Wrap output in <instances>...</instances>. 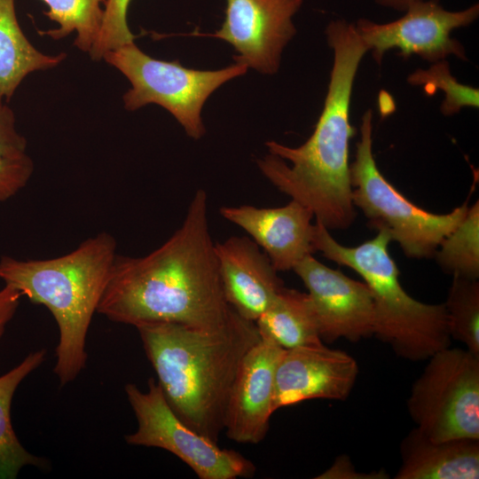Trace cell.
<instances>
[{"instance_id":"6da1fadb","label":"cell","mask_w":479,"mask_h":479,"mask_svg":"<svg viewBox=\"0 0 479 479\" xmlns=\"http://www.w3.org/2000/svg\"><path fill=\"white\" fill-rule=\"evenodd\" d=\"M231 310L208 229L207 192L198 189L183 224L161 246L142 257L116 255L97 312L135 327H216Z\"/></svg>"},{"instance_id":"7a4b0ae2","label":"cell","mask_w":479,"mask_h":479,"mask_svg":"<svg viewBox=\"0 0 479 479\" xmlns=\"http://www.w3.org/2000/svg\"><path fill=\"white\" fill-rule=\"evenodd\" d=\"M334 51L327 93L311 136L297 147L268 141L257 164L281 192L307 207L328 230H344L356 219L349 148L355 130L349 107L357 71L367 47L354 25L331 21L326 29Z\"/></svg>"},{"instance_id":"3957f363","label":"cell","mask_w":479,"mask_h":479,"mask_svg":"<svg viewBox=\"0 0 479 479\" xmlns=\"http://www.w3.org/2000/svg\"><path fill=\"white\" fill-rule=\"evenodd\" d=\"M136 328L170 408L217 443L237 373L261 338L255 323L232 308L227 320L216 327L152 323Z\"/></svg>"},{"instance_id":"277c9868","label":"cell","mask_w":479,"mask_h":479,"mask_svg":"<svg viewBox=\"0 0 479 479\" xmlns=\"http://www.w3.org/2000/svg\"><path fill=\"white\" fill-rule=\"evenodd\" d=\"M116 246L115 239L103 232L56 258H0V279L45 306L58 325L53 372L62 386L85 367L87 334L117 255Z\"/></svg>"},{"instance_id":"5b68a950","label":"cell","mask_w":479,"mask_h":479,"mask_svg":"<svg viewBox=\"0 0 479 479\" xmlns=\"http://www.w3.org/2000/svg\"><path fill=\"white\" fill-rule=\"evenodd\" d=\"M377 232L358 246L347 247L316 221L313 247L326 259L356 271L368 286L374 306L373 335L400 357L426 360L451 346L444 303H424L406 293L388 250L391 240L385 232Z\"/></svg>"},{"instance_id":"8992f818","label":"cell","mask_w":479,"mask_h":479,"mask_svg":"<svg viewBox=\"0 0 479 479\" xmlns=\"http://www.w3.org/2000/svg\"><path fill=\"white\" fill-rule=\"evenodd\" d=\"M349 175L355 208L362 210L369 227L385 232L409 258L434 257L469 207L467 199L449 213L436 214L418 207L395 188L381 173L373 157L372 109L362 116Z\"/></svg>"},{"instance_id":"52a82bcc","label":"cell","mask_w":479,"mask_h":479,"mask_svg":"<svg viewBox=\"0 0 479 479\" xmlns=\"http://www.w3.org/2000/svg\"><path fill=\"white\" fill-rule=\"evenodd\" d=\"M102 59L119 70L131 84L122 97L126 110L159 105L193 139H200L205 134L200 113L208 98L222 84L245 75L248 69L240 63L219 70L188 68L177 59L165 61L152 58L135 42L109 51Z\"/></svg>"},{"instance_id":"ba28073f","label":"cell","mask_w":479,"mask_h":479,"mask_svg":"<svg viewBox=\"0 0 479 479\" xmlns=\"http://www.w3.org/2000/svg\"><path fill=\"white\" fill-rule=\"evenodd\" d=\"M428 360L407 400L416 428L437 441L479 439V356L447 347Z\"/></svg>"},{"instance_id":"9c48e42d","label":"cell","mask_w":479,"mask_h":479,"mask_svg":"<svg viewBox=\"0 0 479 479\" xmlns=\"http://www.w3.org/2000/svg\"><path fill=\"white\" fill-rule=\"evenodd\" d=\"M137 428L125 436L129 444L161 448L185 462L200 479H236L254 475V463L236 451L224 449L187 426L169 405L153 378L148 389L125 385Z\"/></svg>"},{"instance_id":"30bf717a","label":"cell","mask_w":479,"mask_h":479,"mask_svg":"<svg viewBox=\"0 0 479 479\" xmlns=\"http://www.w3.org/2000/svg\"><path fill=\"white\" fill-rule=\"evenodd\" d=\"M400 19L389 23H375L359 19L355 29L373 59L379 65L384 54L397 49L407 59L418 55L435 63L454 55L467 60L463 45L451 37L453 29L473 23L479 15V4L458 12L445 10L436 0L412 4Z\"/></svg>"},{"instance_id":"8fae6325","label":"cell","mask_w":479,"mask_h":479,"mask_svg":"<svg viewBox=\"0 0 479 479\" xmlns=\"http://www.w3.org/2000/svg\"><path fill=\"white\" fill-rule=\"evenodd\" d=\"M302 0H226L225 17L211 36L233 46L236 63L264 75L277 73L283 49L295 35L292 21Z\"/></svg>"},{"instance_id":"7c38bea8","label":"cell","mask_w":479,"mask_h":479,"mask_svg":"<svg viewBox=\"0 0 479 479\" xmlns=\"http://www.w3.org/2000/svg\"><path fill=\"white\" fill-rule=\"evenodd\" d=\"M293 271L308 289L322 342H352L374 334V306L365 282L346 276L309 255Z\"/></svg>"},{"instance_id":"4fadbf2b","label":"cell","mask_w":479,"mask_h":479,"mask_svg":"<svg viewBox=\"0 0 479 479\" xmlns=\"http://www.w3.org/2000/svg\"><path fill=\"white\" fill-rule=\"evenodd\" d=\"M357 374L352 356L324 343L285 349L276 368L273 412L310 399L346 400Z\"/></svg>"},{"instance_id":"5bb4252c","label":"cell","mask_w":479,"mask_h":479,"mask_svg":"<svg viewBox=\"0 0 479 479\" xmlns=\"http://www.w3.org/2000/svg\"><path fill=\"white\" fill-rule=\"evenodd\" d=\"M284 349L260 338L247 351L231 389L224 429L232 441L258 444L265 437L273 413L275 373Z\"/></svg>"},{"instance_id":"9a60e30c","label":"cell","mask_w":479,"mask_h":479,"mask_svg":"<svg viewBox=\"0 0 479 479\" xmlns=\"http://www.w3.org/2000/svg\"><path fill=\"white\" fill-rule=\"evenodd\" d=\"M222 216L247 232L261 247L277 271H290L313 255V213L292 200L279 208L250 205L222 207Z\"/></svg>"},{"instance_id":"2e32d148","label":"cell","mask_w":479,"mask_h":479,"mask_svg":"<svg viewBox=\"0 0 479 479\" xmlns=\"http://www.w3.org/2000/svg\"><path fill=\"white\" fill-rule=\"evenodd\" d=\"M224 294L242 318L255 322L284 287L265 253L247 237L215 244Z\"/></svg>"},{"instance_id":"e0dca14e","label":"cell","mask_w":479,"mask_h":479,"mask_svg":"<svg viewBox=\"0 0 479 479\" xmlns=\"http://www.w3.org/2000/svg\"><path fill=\"white\" fill-rule=\"evenodd\" d=\"M396 479H478L479 439L433 440L416 427L400 444Z\"/></svg>"},{"instance_id":"ac0fdd59","label":"cell","mask_w":479,"mask_h":479,"mask_svg":"<svg viewBox=\"0 0 479 479\" xmlns=\"http://www.w3.org/2000/svg\"><path fill=\"white\" fill-rule=\"evenodd\" d=\"M66 58L39 51L18 22L15 0H0V102L9 101L28 74L54 68Z\"/></svg>"},{"instance_id":"d6986e66","label":"cell","mask_w":479,"mask_h":479,"mask_svg":"<svg viewBox=\"0 0 479 479\" xmlns=\"http://www.w3.org/2000/svg\"><path fill=\"white\" fill-rule=\"evenodd\" d=\"M255 323L261 338L284 349L323 343L310 297L296 289L283 287Z\"/></svg>"},{"instance_id":"ffe728a7","label":"cell","mask_w":479,"mask_h":479,"mask_svg":"<svg viewBox=\"0 0 479 479\" xmlns=\"http://www.w3.org/2000/svg\"><path fill=\"white\" fill-rule=\"evenodd\" d=\"M46 349L28 354L17 366L0 376V479H14L25 466L44 468L47 461L28 452L19 441L11 420L13 394L20 383L44 361Z\"/></svg>"},{"instance_id":"44dd1931","label":"cell","mask_w":479,"mask_h":479,"mask_svg":"<svg viewBox=\"0 0 479 479\" xmlns=\"http://www.w3.org/2000/svg\"><path fill=\"white\" fill-rule=\"evenodd\" d=\"M48 7L44 14L58 24V27L40 31L54 40L76 33L74 44L89 53L99 34L106 0H41Z\"/></svg>"},{"instance_id":"7402d4cb","label":"cell","mask_w":479,"mask_h":479,"mask_svg":"<svg viewBox=\"0 0 479 479\" xmlns=\"http://www.w3.org/2000/svg\"><path fill=\"white\" fill-rule=\"evenodd\" d=\"M434 257L452 277L479 278V203L476 200L459 224L442 240Z\"/></svg>"},{"instance_id":"603a6c76","label":"cell","mask_w":479,"mask_h":479,"mask_svg":"<svg viewBox=\"0 0 479 479\" xmlns=\"http://www.w3.org/2000/svg\"><path fill=\"white\" fill-rule=\"evenodd\" d=\"M450 336L479 356V282L476 279L452 277L446 302Z\"/></svg>"},{"instance_id":"cb8c5ba5","label":"cell","mask_w":479,"mask_h":479,"mask_svg":"<svg viewBox=\"0 0 479 479\" xmlns=\"http://www.w3.org/2000/svg\"><path fill=\"white\" fill-rule=\"evenodd\" d=\"M407 82L414 86L423 85L428 95L442 90L444 99L440 111L445 116L458 114L463 107L479 106L478 89L458 82L452 75L446 59L433 63L428 69H416L408 75Z\"/></svg>"},{"instance_id":"d4e9b609","label":"cell","mask_w":479,"mask_h":479,"mask_svg":"<svg viewBox=\"0 0 479 479\" xmlns=\"http://www.w3.org/2000/svg\"><path fill=\"white\" fill-rule=\"evenodd\" d=\"M130 2L131 0H106L99 34L88 53L92 60L99 61L109 51L133 43L137 38L127 21Z\"/></svg>"},{"instance_id":"484cf974","label":"cell","mask_w":479,"mask_h":479,"mask_svg":"<svg viewBox=\"0 0 479 479\" xmlns=\"http://www.w3.org/2000/svg\"><path fill=\"white\" fill-rule=\"evenodd\" d=\"M34 172V162L27 155L0 158V203L23 189Z\"/></svg>"},{"instance_id":"4316f807","label":"cell","mask_w":479,"mask_h":479,"mask_svg":"<svg viewBox=\"0 0 479 479\" xmlns=\"http://www.w3.org/2000/svg\"><path fill=\"white\" fill-rule=\"evenodd\" d=\"M27 154V140L15 127L11 107L0 102V158H18Z\"/></svg>"},{"instance_id":"83f0119b","label":"cell","mask_w":479,"mask_h":479,"mask_svg":"<svg viewBox=\"0 0 479 479\" xmlns=\"http://www.w3.org/2000/svg\"><path fill=\"white\" fill-rule=\"evenodd\" d=\"M384 471L365 474L357 472L345 455L336 458L333 465L324 473L316 476L318 479H383L388 478Z\"/></svg>"},{"instance_id":"f1b7e54d","label":"cell","mask_w":479,"mask_h":479,"mask_svg":"<svg viewBox=\"0 0 479 479\" xmlns=\"http://www.w3.org/2000/svg\"><path fill=\"white\" fill-rule=\"evenodd\" d=\"M21 297V293L12 286L4 284L0 289V339L13 318Z\"/></svg>"},{"instance_id":"f546056e","label":"cell","mask_w":479,"mask_h":479,"mask_svg":"<svg viewBox=\"0 0 479 479\" xmlns=\"http://www.w3.org/2000/svg\"><path fill=\"white\" fill-rule=\"evenodd\" d=\"M378 4L404 12L412 4L420 0H374Z\"/></svg>"}]
</instances>
